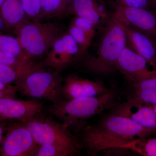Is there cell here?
<instances>
[{
    "label": "cell",
    "instance_id": "obj_1",
    "mask_svg": "<svg viewBox=\"0 0 156 156\" xmlns=\"http://www.w3.org/2000/svg\"><path fill=\"white\" fill-rule=\"evenodd\" d=\"M74 134L82 150L90 156L108 149L122 147L136 138L154 136L130 119L109 111L94 125L87 124Z\"/></svg>",
    "mask_w": 156,
    "mask_h": 156
},
{
    "label": "cell",
    "instance_id": "obj_2",
    "mask_svg": "<svg viewBox=\"0 0 156 156\" xmlns=\"http://www.w3.org/2000/svg\"><path fill=\"white\" fill-rule=\"evenodd\" d=\"M117 89L103 95L52 103L47 108L51 115L67 125L74 133L87 125V120L120 103Z\"/></svg>",
    "mask_w": 156,
    "mask_h": 156
},
{
    "label": "cell",
    "instance_id": "obj_3",
    "mask_svg": "<svg viewBox=\"0 0 156 156\" xmlns=\"http://www.w3.org/2000/svg\"><path fill=\"white\" fill-rule=\"evenodd\" d=\"M127 46L122 27L112 17L105 25L94 54L83 60L85 68L96 74L108 75L117 71V62Z\"/></svg>",
    "mask_w": 156,
    "mask_h": 156
},
{
    "label": "cell",
    "instance_id": "obj_4",
    "mask_svg": "<svg viewBox=\"0 0 156 156\" xmlns=\"http://www.w3.org/2000/svg\"><path fill=\"white\" fill-rule=\"evenodd\" d=\"M23 123L39 145L57 144L69 149L77 156L82 154L77 137L64 123L44 114L42 112Z\"/></svg>",
    "mask_w": 156,
    "mask_h": 156
},
{
    "label": "cell",
    "instance_id": "obj_5",
    "mask_svg": "<svg viewBox=\"0 0 156 156\" xmlns=\"http://www.w3.org/2000/svg\"><path fill=\"white\" fill-rule=\"evenodd\" d=\"M15 31L23 51L31 59L47 54L62 34L57 23L33 20L23 23Z\"/></svg>",
    "mask_w": 156,
    "mask_h": 156
},
{
    "label": "cell",
    "instance_id": "obj_6",
    "mask_svg": "<svg viewBox=\"0 0 156 156\" xmlns=\"http://www.w3.org/2000/svg\"><path fill=\"white\" fill-rule=\"evenodd\" d=\"M60 73L46 71L42 67L15 83L17 92L24 96L43 98L52 103L62 100V89L64 78Z\"/></svg>",
    "mask_w": 156,
    "mask_h": 156
},
{
    "label": "cell",
    "instance_id": "obj_7",
    "mask_svg": "<svg viewBox=\"0 0 156 156\" xmlns=\"http://www.w3.org/2000/svg\"><path fill=\"white\" fill-rule=\"evenodd\" d=\"M39 146L25 124L17 121L8 126L0 147V154L36 156Z\"/></svg>",
    "mask_w": 156,
    "mask_h": 156
},
{
    "label": "cell",
    "instance_id": "obj_8",
    "mask_svg": "<svg viewBox=\"0 0 156 156\" xmlns=\"http://www.w3.org/2000/svg\"><path fill=\"white\" fill-rule=\"evenodd\" d=\"M79 59L83 61L79 47L67 32L55 41L42 65L60 73Z\"/></svg>",
    "mask_w": 156,
    "mask_h": 156
},
{
    "label": "cell",
    "instance_id": "obj_9",
    "mask_svg": "<svg viewBox=\"0 0 156 156\" xmlns=\"http://www.w3.org/2000/svg\"><path fill=\"white\" fill-rule=\"evenodd\" d=\"M112 17L121 23L156 39V12L115 5Z\"/></svg>",
    "mask_w": 156,
    "mask_h": 156
},
{
    "label": "cell",
    "instance_id": "obj_10",
    "mask_svg": "<svg viewBox=\"0 0 156 156\" xmlns=\"http://www.w3.org/2000/svg\"><path fill=\"white\" fill-rule=\"evenodd\" d=\"M112 14L105 0H73L66 13L81 17L96 27L105 25Z\"/></svg>",
    "mask_w": 156,
    "mask_h": 156
},
{
    "label": "cell",
    "instance_id": "obj_11",
    "mask_svg": "<svg viewBox=\"0 0 156 156\" xmlns=\"http://www.w3.org/2000/svg\"><path fill=\"white\" fill-rule=\"evenodd\" d=\"M144 58L126 46L117 62V71L129 84L156 76V70L149 69Z\"/></svg>",
    "mask_w": 156,
    "mask_h": 156
},
{
    "label": "cell",
    "instance_id": "obj_12",
    "mask_svg": "<svg viewBox=\"0 0 156 156\" xmlns=\"http://www.w3.org/2000/svg\"><path fill=\"white\" fill-rule=\"evenodd\" d=\"M114 89L108 88L101 81H93L72 74L64 78L62 95V100L103 95Z\"/></svg>",
    "mask_w": 156,
    "mask_h": 156
},
{
    "label": "cell",
    "instance_id": "obj_13",
    "mask_svg": "<svg viewBox=\"0 0 156 156\" xmlns=\"http://www.w3.org/2000/svg\"><path fill=\"white\" fill-rule=\"evenodd\" d=\"M43 103L37 99L23 100L14 97L0 99V121L26 122L43 111Z\"/></svg>",
    "mask_w": 156,
    "mask_h": 156
},
{
    "label": "cell",
    "instance_id": "obj_14",
    "mask_svg": "<svg viewBox=\"0 0 156 156\" xmlns=\"http://www.w3.org/2000/svg\"><path fill=\"white\" fill-rule=\"evenodd\" d=\"M153 107L140 104L127 98L126 101L120 102L109 111L130 119L155 136L156 115Z\"/></svg>",
    "mask_w": 156,
    "mask_h": 156
},
{
    "label": "cell",
    "instance_id": "obj_15",
    "mask_svg": "<svg viewBox=\"0 0 156 156\" xmlns=\"http://www.w3.org/2000/svg\"><path fill=\"white\" fill-rule=\"evenodd\" d=\"M119 23L126 34L127 47L142 56L153 69L156 70V49L150 37Z\"/></svg>",
    "mask_w": 156,
    "mask_h": 156
},
{
    "label": "cell",
    "instance_id": "obj_16",
    "mask_svg": "<svg viewBox=\"0 0 156 156\" xmlns=\"http://www.w3.org/2000/svg\"><path fill=\"white\" fill-rule=\"evenodd\" d=\"M0 15L7 27L15 30L30 19L19 0H5L0 8Z\"/></svg>",
    "mask_w": 156,
    "mask_h": 156
},
{
    "label": "cell",
    "instance_id": "obj_17",
    "mask_svg": "<svg viewBox=\"0 0 156 156\" xmlns=\"http://www.w3.org/2000/svg\"><path fill=\"white\" fill-rule=\"evenodd\" d=\"M0 50L9 56L32 61L23 51L17 37L0 34Z\"/></svg>",
    "mask_w": 156,
    "mask_h": 156
},
{
    "label": "cell",
    "instance_id": "obj_18",
    "mask_svg": "<svg viewBox=\"0 0 156 156\" xmlns=\"http://www.w3.org/2000/svg\"><path fill=\"white\" fill-rule=\"evenodd\" d=\"M42 67V66L37 64L32 67L17 69L6 66L0 65V82L11 84L24 78L34 71Z\"/></svg>",
    "mask_w": 156,
    "mask_h": 156
},
{
    "label": "cell",
    "instance_id": "obj_19",
    "mask_svg": "<svg viewBox=\"0 0 156 156\" xmlns=\"http://www.w3.org/2000/svg\"><path fill=\"white\" fill-rule=\"evenodd\" d=\"M122 147L142 156H156V136L136 138Z\"/></svg>",
    "mask_w": 156,
    "mask_h": 156
},
{
    "label": "cell",
    "instance_id": "obj_20",
    "mask_svg": "<svg viewBox=\"0 0 156 156\" xmlns=\"http://www.w3.org/2000/svg\"><path fill=\"white\" fill-rule=\"evenodd\" d=\"M41 19L59 17L66 14V0H41Z\"/></svg>",
    "mask_w": 156,
    "mask_h": 156
},
{
    "label": "cell",
    "instance_id": "obj_21",
    "mask_svg": "<svg viewBox=\"0 0 156 156\" xmlns=\"http://www.w3.org/2000/svg\"><path fill=\"white\" fill-rule=\"evenodd\" d=\"M67 32L76 43L83 60L87 56V51L90 47L92 40L80 29L71 23H70Z\"/></svg>",
    "mask_w": 156,
    "mask_h": 156
},
{
    "label": "cell",
    "instance_id": "obj_22",
    "mask_svg": "<svg viewBox=\"0 0 156 156\" xmlns=\"http://www.w3.org/2000/svg\"><path fill=\"white\" fill-rule=\"evenodd\" d=\"M127 98L140 104L154 106L156 104V90L131 89Z\"/></svg>",
    "mask_w": 156,
    "mask_h": 156
},
{
    "label": "cell",
    "instance_id": "obj_23",
    "mask_svg": "<svg viewBox=\"0 0 156 156\" xmlns=\"http://www.w3.org/2000/svg\"><path fill=\"white\" fill-rule=\"evenodd\" d=\"M75 153L62 146L53 144L40 145L36 156H74Z\"/></svg>",
    "mask_w": 156,
    "mask_h": 156
},
{
    "label": "cell",
    "instance_id": "obj_24",
    "mask_svg": "<svg viewBox=\"0 0 156 156\" xmlns=\"http://www.w3.org/2000/svg\"><path fill=\"white\" fill-rule=\"evenodd\" d=\"M0 65L22 69L36 65L32 61H27L7 55L0 50Z\"/></svg>",
    "mask_w": 156,
    "mask_h": 156
},
{
    "label": "cell",
    "instance_id": "obj_25",
    "mask_svg": "<svg viewBox=\"0 0 156 156\" xmlns=\"http://www.w3.org/2000/svg\"><path fill=\"white\" fill-rule=\"evenodd\" d=\"M29 17L33 21L41 20V0H19Z\"/></svg>",
    "mask_w": 156,
    "mask_h": 156
},
{
    "label": "cell",
    "instance_id": "obj_26",
    "mask_svg": "<svg viewBox=\"0 0 156 156\" xmlns=\"http://www.w3.org/2000/svg\"><path fill=\"white\" fill-rule=\"evenodd\" d=\"M71 23L80 29L91 40H93L97 34L96 27L81 17L75 16Z\"/></svg>",
    "mask_w": 156,
    "mask_h": 156
},
{
    "label": "cell",
    "instance_id": "obj_27",
    "mask_svg": "<svg viewBox=\"0 0 156 156\" xmlns=\"http://www.w3.org/2000/svg\"><path fill=\"white\" fill-rule=\"evenodd\" d=\"M115 5L126 6L130 8H141L150 9L153 5L151 0H117Z\"/></svg>",
    "mask_w": 156,
    "mask_h": 156
},
{
    "label": "cell",
    "instance_id": "obj_28",
    "mask_svg": "<svg viewBox=\"0 0 156 156\" xmlns=\"http://www.w3.org/2000/svg\"><path fill=\"white\" fill-rule=\"evenodd\" d=\"M131 89L156 90V76L130 84Z\"/></svg>",
    "mask_w": 156,
    "mask_h": 156
},
{
    "label": "cell",
    "instance_id": "obj_29",
    "mask_svg": "<svg viewBox=\"0 0 156 156\" xmlns=\"http://www.w3.org/2000/svg\"><path fill=\"white\" fill-rule=\"evenodd\" d=\"M17 92L16 85L0 82V99L7 97H14Z\"/></svg>",
    "mask_w": 156,
    "mask_h": 156
},
{
    "label": "cell",
    "instance_id": "obj_30",
    "mask_svg": "<svg viewBox=\"0 0 156 156\" xmlns=\"http://www.w3.org/2000/svg\"><path fill=\"white\" fill-rule=\"evenodd\" d=\"M103 152H105L106 156L132 155V151L123 147H114L108 149Z\"/></svg>",
    "mask_w": 156,
    "mask_h": 156
},
{
    "label": "cell",
    "instance_id": "obj_31",
    "mask_svg": "<svg viewBox=\"0 0 156 156\" xmlns=\"http://www.w3.org/2000/svg\"><path fill=\"white\" fill-rule=\"evenodd\" d=\"M6 123V121H0V147L4 138V136H3V134L7 131V127H8Z\"/></svg>",
    "mask_w": 156,
    "mask_h": 156
},
{
    "label": "cell",
    "instance_id": "obj_32",
    "mask_svg": "<svg viewBox=\"0 0 156 156\" xmlns=\"http://www.w3.org/2000/svg\"><path fill=\"white\" fill-rule=\"evenodd\" d=\"M7 27L5 23L4 22V20L0 15V34H2V32L3 30Z\"/></svg>",
    "mask_w": 156,
    "mask_h": 156
},
{
    "label": "cell",
    "instance_id": "obj_33",
    "mask_svg": "<svg viewBox=\"0 0 156 156\" xmlns=\"http://www.w3.org/2000/svg\"><path fill=\"white\" fill-rule=\"evenodd\" d=\"M151 40L155 48L156 49V39L153 38L151 37H150Z\"/></svg>",
    "mask_w": 156,
    "mask_h": 156
},
{
    "label": "cell",
    "instance_id": "obj_34",
    "mask_svg": "<svg viewBox=\"0 0 156 156\" xmlns=\"http://www.w3.org/2000/svg\"><path fill=\"white\" fill-rule=\"evenodd\" d=\"M73 0H66V4H67V7L69 5L70 3L73 2Z\"/></svg>",
    "mask_w": 156,
    "mask_h": 156
},
{
    "label": "cell",
    "instance_id": "obj_35",
    "mask_svg": "<svg viewBox=\"0 0 156 156\" xmlns=\"http://www.w3.org/2000/svg\"><path fill=\"white\" fill-rule=\"evenodd\" d=\"M5 0H0V8H1V7L2 6V5H3V4L4 3V2H5Z\"/></svg>",
    "mask_w": 156,
    "mask_h": 156
},
{
    "label": "cell",
    "instance_id": "obj_36",
    "mask_svg": "<svg viewBox=\"0 0 156 156\" xmlns=\"http://www.w3.org/2000/svg\"><path fill=\"white\" fill-rule=\"evenodd\" d=\"M154 112L155 114L156 115V104L153 107Z\"/></svg>",
    "mask_w": 156,
    "mask_h": 156
},
{
    "label": "cell",
    "instance_id": "obj_37",
    "mask_svg": "<svg viewBox=\"0 0 156 156\" xmlns=\"http://www.w3.org/2000/svg\"><path fill=\"white\" fill-rule=\"evenodd\" d=\"M154 6L156 2V0H151Z\"/></svg>",
    "mask_w": 156,
    "mask_h": 156
},
{
    "label": "cell",
    "instance_id": "obj_38",
    "mask_svg": "<svg viewBox=\"0 0 156 156\" xmlns=\"http://www.w3.org/2000/svg\"><path fill=\"white\" fill-rule=\"evenodd\" d=\"M154 7H155V9H156V3H155V4L154 6Z\"/></svg>",
    "mask_w": 156,
    "mask_h": 156
},
{
    "label": "cell",
    "instance_id": "obj_39",
    "mask_svg": "<svg viewBox=\"0 0 156 156\" xmlns=\"http://www.w3.org/2000/svg\"><path fill=\"white\" fill-rule=\"evenodd\" d=\"M114 1H115V2L117 0H114Z\"/></svg>",
    "mask_w": 156,
    "mask_h": 156
}]
</instances>
